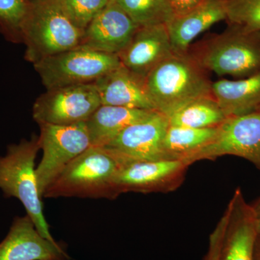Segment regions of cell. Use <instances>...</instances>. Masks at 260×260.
<instances>
[{
	"instance_id": "d4e9b609",
	"label": "cell",
	"mask_w": 260,
	"mask_h": 260,
	"mask_svg": "<svg viewBox=\"0 0 260 260\" xmlns=\"http://www.w3.org/2000/svg\"><path fill=\"white\" fill-rule=\"evenodd\" d=\"M112 0H59L65 14L83 30Z\"/></svg>"
},
{
	"instance_id": "3957f363",
	"label": "cell",
	"mask_w": 260,
	"mask_h": 260,
	"mask_svg": "<svg viewBox=\"0 0 260 260\" xmlns=\"http://www.w3.org/2000/svg\"><path fill=\"white\" fill-rule=\"evenodd\" d=\"M39 150V136L36 135L8 147L6 154L0 156V190L5 198L18 199L43 237L56 242L44 217L38 189L35 160Z\"/></svg>"
},
{
	"instance_id": "f1b7e54d",
	"label": "cell",
	"mask_w": 260,
	"mask_h": 260,
	"mask_svg": "<svg viewBox=\"0 0 260 260\" xmlns=\"http://www.w3.org/2000/svg\"><path fill=\"white\" fill-rule=\"evenodd\" d=\"M29 5L37 4L41 2L45 1V0H26Z\"/></svg>"
},
{
	"instance_id": "603a6c76",
	"label": "cell",
	"mask_w": 260,
	"mask_h": 260,
	"mask_svg": "<svg viewBox=\"0 0 260 260\" xmlns=\"http://www.w3.org/2000/svg\"><path fill=\"white\" fill-rule=\"evenodd\" d=\"M30 6L26 0H0V31L7 40L22 43Z\"/></svg>"
},
{
	"instance_id": "5b68a950",
	"label": "cell",
	"mask_w": 260,
	"mask_h": 260,
	"mask_svg": "<svg viewBox=\"0 0 260 260\" xmlns=\"http://www.w3.org/2000/svg\"><path fill=\"white\" fill-rule=\"evenodd\" d=\"M30 5L22 38L26 47L27 61L34 64L79 47L83 31L67 16L59 0H45Z\"/></svg>"
},
{
	"instance_id": "9c48e42d",
	"label": "cell",
	"mask_w": 260,
	"mask_h": 260,
	"mask_svg": "<svg viewBox=\"0 0 260 260\" xmlns=\"http://www.w3.org/2000/svg\"><path fill=\"white\" fill-rule=\"evenodd\" d=\"M232 155L242 157L260 168V112L230 116L218 127L210 143L181 160L190 166L202 160Z\"/></svg>"
},
{
	"instance_id": "8992f818",
	"label": "cell",
	"mask_w": 260,
	"mask_h": 260,
	"mask_svg": "<svg viewBox=\"0 0 260 260\" xmlns=\"http://www.w3.org/2000/svg\"><path fill=\"white\" fill-rule=\"evenodd\" d=\"M121 65L117 54L79 47L45 58L34 64L47 89L94 83Z\"/></svg>"
},
{
	"instance_id": "484cf974",
	"label": "cell",
	"mask_w": 260,
	"mask_h": 260,
	"mask_svg": "<svg viewBox=\"0 0 260 260\" xmlns=\"http://www.w3.org/2000/svg\"><path fill=\"white\" fill-rule=\"evenodd\" d=\"M225 226V218L223 215L215 230L210 235L209 248L204 260H220Z\"/></svg>"
},
{
	"instance_id": "7402d4cb",
	"label": "cell",
	"mask_w": 260,
	"mask_h": 260,
	"mask_svg": "<svg viewBox=\"0 0 260 260\" xmlns=\"http://www.w3.org/2000/svg\"><path fill=\"white\" fill-rule=\"evenodd\" d=\"M139 27L169 25L174 18L169 0H114Z\"/></svg>"
},
{
	"instance_id": "cb8c5ba5",
	"label": "cell",
	"mask_w": 260,
	"mask_h": 260,
	"mask_svg": "<svg viewBox=\"0 0 260 260\" xmlns=\"http://www.w3.org/2000/svg\"><path fill=\"white\" fill-rule=\"evenodd\" d=\"M226 20L245 32H260V0H226Z\"/></svg>"
},
{
	"instance_id": "7a4b0ae2",
	"label": "cell",
	"mask_w": 260,
	"mask_h": 260,
	"mask_svg": "<svg viewBox=\"0 0 260 260\" xmlns=\"http://www.w3.org/2000/svg\"><path fill=\"white\" fill-rule=\"evenodd\" d=\"M121 167L104 147H90L65 168L43 198L116 199V179Z\"/></svg>"
},
{
	"instance_id": "ffe728a7",
	"label": "cell",
	"mask_w": 260,
	"mask_h": 260,
	"mask_svg": "<svg viewBox=\"0 0 260 260\" xmlns=\"http://www.w3.org/2000/svg\"><path fill=\"white\" fill-rule=\"evenodd\" d=\"M213 95L188 103L168 117L169 125L207 129L220 126L226 119Z\"/></svg>"
},
{
	"instance_id": "ba28073f",
	"label": "cell",
	"mask_w": 260,
	"mask_h": 260,
	"mask_svg": "<svg viewBox=\"0 0 260 260\" xmlns=\"http://www.w3.org/2000/svg\"><path fill=\"white\" fill-rule=\"evenodd\" d=\"M101 105L94 83L47 89L34 103L32 117L38 124L73 125L85 122Z\"/></svg>"
},
{
	"instance_id": "6da1fadb",
	"label": "cell",
	"mask_w": 260,
	"mask_h": 260,
	"mask_svg": "<svg viewBox=\"0 0 260 260\" xmlns=\"http://www.w3.org/2000/svg\"><path fill=\"white\" fill-rule=\"evenodd\" d=\"M212 83L189 52H173L146 77L155 111L167 118L191 101L212 95Z\"/></svg>"
},
{
	"instance_id": "30bf717a",
	"label": "cell",
	"mask_w": 260,
	"mask_h": 260,
	"mask_svg": "<svg viewBox=\"0 0 260 260\" xmlns=\"http://www.w3.org/2000/svg\"><path fill=\"white\" fill-rule=\"evenodd\" d=\"M169 126L167 116L158 113L147 120L128 126L103 147L121 166L168 160L164 153V139Z\"/></svg>"
},
{
	"instance_id": "d6986e66",
	"label": "cell",
	"mask_w": 260,
	"mask_h": 260,
	"mask_svg": "<svg viewBox=\"0 0 260 260\" xmlns=\"http://www.w3.org/2000/svg\"><path fill=\"white\" fill-rule=\"evenodd\" d=\"M211 90L226 117L256 112L260 106V71L242 80L213 82Z\"/></svg>"
},
{
	"instance_id": "52a82bcc",
	"label": "cell",
	"mask_w": 260,
	"mask_h": 260,
	"mask_svg": "<svg viewBox=\"0 0 260 260\" xmlns=\"http://www.w3.org/2000/svg\"><path fill=\"white\" fill-rule=\"evenodd\" d=\"M39 146L43 155L36 169L38 189L43 198L48 187L65 168L91 147L85 122L73 125L39 124Z\"/></svg>"
},
{
	"instance_id": "4316f807",
	"label": "cell",
	"mask_w": 260,
	"mask_h": 260,
	"mask_svg": "<svg viewBox=\"0 0 260 260\" xmlns=\"http://www.w3.org/2000/svg\"><path fill=\"white\" fill-rule=\"evenodd\" d=\"M204 0H169L174 17L180 16L194 9Z\"/></svg>"
},
{
	"instance_id": "e0dca14e",
	"label": "cell",
	"mask_w": 260,
	"mask_h": 260,
	"mask_svg": "<svg viewBox=\"0 0 260 260\" xmlns=\"http://www.w3.org/2000/svg\"><path fill=\"white\" fill-rule=\"evenodd\" d=\"M226 20V0H204L185 14L174 17L167 25L173 51L189 52L191 43L214 24Z\"/></svg>"
},
{
	"instance_id": "44dd1931",
	"label": "cell",
	"mask_w": 260,
	"mask_h": 260,
	"mask_svg": "<svg viewBox=\"0 0 260 260\" xmlns=\"http://www.w3.org/2000/svg\"><path fill=\"white\" fill-rule=\"evenodd\" d=\"M218 127L194 129L169 125L164 139L167 159L184 160L210 143L215 138Z\"/></svg>"
},
{
	"instance_id": "5bb4252c",
	"label": "cell",
	"mask_w": 260,
	"mask_h": 260,
	"mask_svg": "<svg viewBox=\"0 0 260 260\" xmlns=\"http://www.w3.org/2000/svg\"><path fill=\"white\" fill-rule=\"evenodd\" d=\"M173 52L167 25L160 24L139 27L129 44L118 56L123 67L146 78Z\"/></svg>"
},
{
	"instance_id": "277c9868",
	"label": "cell",
	"mask_w": 260,
	"mask_h": 260,
	"mask_svg": "<svg viewBox=\"0 0 260 260\" xmlns=\"http://www.w3.org/2000/svg\"><path fill=\"white\" fill-rule=\"evenodd\" d=\"M189 54L207 72L219 76L247 78L260 71V32L235 25L194 46Z\"/></svg>"
},
{
	"instance_id": "f546056e",
	"label": "cell",
	"mask_w": 260,
	"mask_h": 260,
	"mask_svg": "<svg viewBox=\"0 0 260 260\" xmlns=\"http://www.w3.org/2000/svg\"><path fill=\"white\" fill-rule=\"evenodd\" d=\"M256 225L257 232L260 234V217H257V218H256Z\"/></svg>"
},
{
	"instance_id": "7c38bea8",
	"label": "cell",
	"mask_w": 260,
	"mask_h": 260,
	"mask_svg": "<svg viewBox=\"0 0 260 260\" xmlns=\"http://www.w3.org/2000/svg\"><path fill=\"white\" fill-rule=\"evenodd\" d=\"M138 28L129 15L112 0L83 30L80 46L118 55Z\"/></svg>"
},
{
	"instance_id": "8fae6325",
	"label": "cell",
	"mask_w": 260,
	"mask_h": 260,
	"mask_svg": "<svg viewBox=\"0 0 260 260\" xmlns=\"http://www.w3.org/2000/svg\"><path fill=\"white\" fill-rule=\"evenodd\" d=\"M189 166L180 160H160L122 166L116 179V190L123 193L169 192L182 184Z\"/></svg>"
},
{
	"instance_id": "2e32d148",
	"label": "cell",
	"mask_w": 260,
	"mask_h": 260,
	"mask_svg": "<svg viewBox=\"0 0 260 260\" xmlns=\"http://www.w3.org/2000/svg\"><path fill=\"white\" fill-rule=\"evenodd\" d=\"M94 84L102 105L156 112L149 95L146 78L130 71L122 65L102 77Z\"/></svg>"
},
{
	"instance_id": "ac0fdd59",
	"label": "cell",
	"mask_w": 260,
	"mask_h": 260,
	"mask_svg": "<svg viewBox=\"0 0 260 260\" xmlns=\"http://www.w3.org/2000/svg\"><path fill=\"white\" fill-rule=\"evenodd\" d=\"M158 112L101 105L85 121L92 146L103 147L128 126L147 120Z\"/></svg>"
},
{
	"instance_id": "83f0119b",
	"label": "cell",
	"mask_w": 260,
	"mask_h": 260,
	"mask_svg": "<svg viewBox=\"0 0 260 260\" xmlns=\"http://www.w3.org/2000/svg\"><path fill=\"white\" fill-rule=\"evenodd\" d=\"M254 211L256 214V217H260V200L256 208H254Z\"/></svg>"
},
{
	"instance_id": "9a60e30c",
	"label": "cell",
	"mask_w": 260,
	"mask_h": 260,
	"mask_svg": "<svg viewBox=\"0 0 260 260\" xmlns=\"http://www.w3.org/2000/svg\"><path fill=\"white\" fill-rule=\"evenodd\" d=\"M225 218L220 260H254L257 229L254 210L242 206L240 193L237 191L229 203Z\"/></svg>"
},
{
	"instance_id": "4dcf8cb0",
	"label": "cell",
	"mask_w": 260,
	"mask_h": 260,
	"mask_svg": "<svg viewBox=\"0 0 260 260\" xmlns=\"http://www.w3.org/2000/svg\"><path fill=\"white\" fill-rule=\"evenodd\" d=\"M256 111H259V112H260V106H259V107L258 108L257 110H256Z\"/></svg>"
},
{
	"instance_id": "4fadbf2b",
	"label": "cell",
	"mask_w": 260,
	"mask_h": 260,
	"mask_svg": "<svg viewBox=\"0 0 260 260\" xmlns=\"http://www.w3.org/2000/svg\"><path fill=\"white\" fill-rule=\"evenodd\" d=\"M57 242L45 239L28 215L13 220L8 235L0 242V260H68Z\"/></svg>"
}]
</instances>
